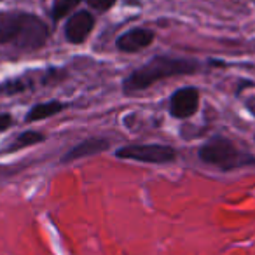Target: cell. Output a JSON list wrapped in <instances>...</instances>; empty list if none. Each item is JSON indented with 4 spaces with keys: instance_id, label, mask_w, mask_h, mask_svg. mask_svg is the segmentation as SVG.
I'll return each instance as SVG.
<instances>
[{
    "instance_id": "6da1fadb",
    "label": "cell",
    "mask_w": 255,
    "mask_h": 255,
    "mask_svg": "<svg viewBox=\"0 0 255 255\" xmlns=\"http://www.w3.org/2000/svg\"><path fill=\"white\" fill-rule=\"evenodd\" d=\"M201 72V61L196 58H180L170 54H156L124 77L123 93L126 96L136 95L152 88L161 81L180 75H194Z\"/></svg>"
},
{
    "instance_id": "ba28073f",
    "label": "cell",
    "mask_w": 255,
    "mask_h": 255,
    "mask_svg": "<svg viewBox=\"0 0 255 255\" xmlns=\"http://www.w3.org/2000/svg\"><path fill=\"white\" fill-rule=\"evenodd\" d=\"M109 149H110V140L105 138V136L84 138L82 142H79L77 145H74L72 149H68L67 152H65V156L61 157V163L63 164L74 163V161H77V159H84V157L102 154Z\"/></svg>"
},
{
    "instance_id": "30bf717a",
    "label": "cell",
    "mask_w": 255,
    "mask_h": 255,
    "mask_svg": "<svg viewBox=\"0 0 255 255\" xmlns=\"http://www.w3.org/2000/svg\"><path fill=\"white\" fill-rule=\"evenodd\" d=\"M46 140V135L40 131H23L16 136V140L11 143V145L5 149V152H18V150L25 149V147H32V145H37V143H42Z\"/></svg>"
},
{
    "instance_id": "5bb4252c",
    "label": "cell",
    "mask_w": 255,
    "mask_h": 255,
    "mask_svg": "<svg viewBox=\"0 0 255 255\" xmlns=\"http://www.w3.org/2000/svg\"><path fill=\"white\" fill-rule=\"evenodd\" d=\"M245 109L255 117V96H250V98L245 100Z\"/></svg>"
},
{
    "instance_id": "52a82bcc",
    "label": "cell",
    "mask_w": 255,
    "mask_h": 255,
    "mask_svg": "<svg viewBox=\"0 0 255 255\" xmlns=\"http://www.w3.org/2000/svg\"><path fill=\"white\" fill-rule=\"evenodd\" d=\"M156 39V32L145 26H136V28L128 30V32L121 33L116 40L117 51L126 54L140 53V51L147 49Z\"/></svg>"
},
{
    "instance_id": "4fadbf2b",
    "label": "cell",
    "mask_w": 255,
    "mask_h": 255,
    "mask_svg": "<svg viewBox=\"0 0 255 255\" xmlns=\"http://www.w3.org/2000/svg\"><path fill=\"white\" fill-rule=\"evenodd\" d=\"M12 124V117L9 114H0V133L9 129Z\"/></svg>"
},
{
    "instance_id": "9c48e42d",
    "label": "cell",
    "mask_w": 255,
    "mask_h": 255,
    "mask_svg": "<svg viewBox=\"0 0 255 255\" xmlns=\"http://www.w3.org/2000/svg\"><path fill=\"white\" fill-rule=\"evenodd\" d=\"M65 109H67V103L60 102V100H49V102L37 103L26 114V123H35V121H42L47 119V117L58 116Z\"/></svg>"
},
{
    "instance_id": "8fae6325",
    "label": "cell",
    "mask_w": 255,
    "mask_h": 255,
    "mask_svg": "<svg viewBox=\"0 0 255 255\" xmlns=\"http://www.w3.org/2000/svg\"><path fill=\"white\" fill-rule=\"evenodd\" d=\"M82 0H53V7H51V18L54 21H60L61 18H67L75 11Z\"/></svg>"
},
{
    "instance_id": "3957f363",
    "label": "cell",
    "mask_w": 255,
    "mask_h": 255,
    "mask_svg": "<svg viewBox=\"0 0 255 255\" xmlns=\"http://www.w3.org/2000/svg\"><path fill=\"white\" fill-rule=\"evenodd\" d=\"M198 156L205 164L215 166L222 171H233L255 164L254 154H250L248 150H241L231 138L220 135L206 140L199 147Z\"/></svg>"
},
{
    "instance_id": "277c9868",
    "label": "cell",
    "mask_w": 255,
    "mask_h": 255,
    "mask_svg": "<svg viewBox=\"0 0 255 255\" xmlns=\"http://www.w3.org/2000/svg\"><path fill=\"white\" fill-rule=\"evenodd\" d=\"M116 157L147 164H168L177 159V149L164 143H129L116 150Z\"/></svg>"
},
{
    "instance_id": "8992f818",
    "label": "cell",
    "mask_w": 255,
    "mask_h": 255,
    "mask_svg": "<svg viewBox=\"0 0 255 255\" xmlns=\"http://www.w3.org/2000/svg\"><path fill=\"white\" fill-rule=\"evenodd\" d=\"M96 18L91 11L81 9L68 16L65 23V39L70 44H82L95 30Z\"/></svg>"
},
{
    "instance_id": "7a4b0ae2",
    "label": "cell",
    "mask_w": 255,
    "mask_h": 255,
    "mask_svg": "<svg viewBox=\"0 0 255 255\" xmlns=\"http://www.w3.org/2000/svg\"><path fill=\"white\" fill-rule=\"evenodd\" d=\"M49 39L46 21L25 11L0 12V46H11L23 53L42 49Z\"/></svg>"
},
{
    "instance_id": "7c38bea8",
    "label": "cell",
    "mask_w": 255,
    "mask_h": 255,
    "mask_svg": "<svg viewBox=\"0 0 255 255\" xmlns=\"http://www.w3.org/2000/svg\"><path fill=\"white\" fill-rule=\"evenodd\" d=\"M84 2H88L89 7L96 12H107L117 4V0H84Z\"/></svg>"
},
{
    "instance_id": "5b68a950",
    "label": "cell",
    "mask_w": 255,
    "mask_h": 255,
    "mask_svg": "<svg viewBox=\"0 0 255 255\" xmlns=\"http://www.w3.org/2000/svg\"><path fill=\"white\" fill-rule=\"evenodd\" d=\"M201 93L194 86H185L170 96V116L175 119H187L192 117L199 109Z\"/></svg>"
}]
</instances>
